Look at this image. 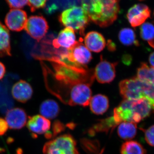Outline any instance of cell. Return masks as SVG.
Wrapping results in <instances>:
<instances>
[{"label":"cell","instance_id":"4","mask_svg":"<svg viewBox=\"0 0 154 154\" xmlns=\"http://www.w3.org/2000/svg\"><path fill=\"white\" fill-rule=\"evenodd\" d=\"M119 89L125 100L135 101L146 99L151 104L154 110L153 84L134 77L122 81L119 84Z\"/></svg>","mask_w":154,"mask_h":154},{"label":"cell","instance_id":"14","mask_svg":"<svg viewBox=\"0 0 154 154\" xmlns=\"http://www.w3.org/2000/svg\"><path fill=\"white\" fill-rule=\"evenodd\" d=\"M51 126L49 119L42 115H36L29 116L27 122V127L32 133L33 137H36L38 135L47 133Z\"/></svg>","mask_w":154,"mask_h":154},{"label":"cell","instance_id":"3","mask_svg":"<svg viewBox=\"0 0 154 154\" xmlns=\"http://www.w3.org/2000/svg\"><path fill=\"white\" fill-rule=\"evenodd\" d=\"M153 109L146 99L124 100L113 110V117L117 125L122 122L137 123L149 116Z\"/></svg>","mask_w":154,"mask_h":154},{"label":"cell","instance_id":"37","mask_svg":"<svg viewBox=\"0 0 154 154\" xmlns=\"http://www.w3.org/2000/svg\"><path fill=\"white\" fill-rule=\"evenodd\" d=\"M149 62L152 67L154 68V52L152 53L149 57Z\"/></svg>","mask_w":154,"mask_h":154},{"label":"cell","instance_id":"38","mask_svg":"<svg viewBox=\"0 0 154 154\" xmlns=\"http://www.w3.org/2000/svg\"><path fill=\"white\" fill-rule=\"evenodd\" d=\"M17 154H23V151L21 149L19 148L17 151Z\"/></svg>","mask_w":154,"mask_h":154},{"label":"cell","instance_id":"29","mask_svg":"<svg viewBox=\"0 0 154 154\" xmlns=\"http://www.w3.org/2000/svg\"><path fill=\"white\" fill-rule=\"evenodd\" d=\"M47 0H28V5L31 12L45 8Z\"/></svg>","mask_w":154,"mask_h":154},{"label":"cell","instance_id":"21","mask_svg":"<svg viewBox=\"0 0 154 154\" xmlns=\"http://www.w3.org/2000/svg\"><path fill=\"white\" fill-rule=\"evenodd\" d=\"M11 55L10 33L8 29L0 21V57Z\"/></svg>","mask_w":154,"mask_h":154},{"label":"cell","instance_id":"40","mask_svg":"<svg viewBox=\"0 0 154 154\" xmlns=\"http://www.w3.org/2000/svg\"><path fill=\"white\" fill-rule=\"evenodd\" d=\"M78 1L80 3V2H81V0H78Z\"/></svg>","mask_w":154,"mask_h":154},{"label":"cell","instance_id":"17","mask_svg":"<svg viewBox=\"0 0 154 154\" xmlns=\"http://www.w3.org/2000/svg\"><path fill=\"white\" fill-rule=\"evenodd\" d=\"M85 45L90 51L93 52H101L105 48L106 40L101 33L92 31L87 33L84 39Z\"/></svg>","mask_w":154,"mask_h":154},{"label":"cell","instance_id":"19","mask_svg":"<svg viewBox=\"0 0 154 154\" xmlns=\"http://www.w3.org/2000/svg\"><path fill=\"white\" fill-rule=\"evenodd\" d=\"M79 3L78 0H47L45 12L46 14H51L77 5Z\"/></svg>","mask_w":154,"mask_h":154},{"label":"cell","instance_id":"13","mask_svg":"<svg viewBox=\"0 0 154 154\" xmlns=\"http://www.w3.org/2000/svg\"><path fill=\"white\" fill-rule=\"evenodd\" d=\"M77 42L73 29L70 28H66L61 30L57 38H54L52 45L55 49H70Z\"/></svg>","mask_w":154,"mask_h":154},{"label":"cell","instance_id":"34","mask_svg":"<svg viewBox=\"0 0 154 154\" xmlns=\"http://www.w3.org/2000/svg\"><path fill=\"white\" fill-rule=\"evenodd\" d=\"M107 48L110 51H115L116 50V45L113 41L111 40H108L107 42Z\"/></svg>","mask_w":154,"mask_h":154},{"label":"cell","instance_id":"18","mask_svg":"<svg viewBox=\"0 0 154 154\" xmlns=\"http://www.w3.org/2000/svg\"><path fill=\"white\" fill-rule=\"evenodd\" d=\"M89 105L92 113L97 115H102L109 108V99L103 94H97L91 98Z\"/></svg>","mask_w":154,"mask_h":154},{"label":"cell","instance_id":"6","mask_svg":"<svg viewBox=\"0 0 154 154\" xmlns=\"http://www.w3.org/2000/svg\"><path fill=\"white\" fill-rule=\"evenodd\" d=\"M44 154H80L77 143L71 134L61 135L45 144Z\"/></svg>","mask_w":154,"mask_h":154},{"label":"cell","instance_id":"23","mask_svg":"<svg viewBox=\"0 0 154 154\" xmlns=\"http://www.w3.org/2000/svg\"><path fill=\"white\" fill-rule=\"evenodd\" d=\"M4 86V83H0V112L7 113L13 107L14 101L9 91V86Z\"/></svg>","mask_w":154,"mask_h":154},{"label":"cell","instance_id":"1","mask_svg":"<svg viewBox=\"0 0 154 154\" xmlns=\"http://www.w3.org/2000/svg\"><path fill=\"white\" fill-rule=\"evenodd\" d=\"M47 60L51 63L54 72H51V75L57 85L55 87L57 89L51 93L65 104H67L71 91L75 86L82 83L91 85L94 82V71L87 66L63 63L55 56Z\"/></svg>","mask_w":154,"mask_h":154},{"label":"cell","instance_id":"5","mask_svg":"<svg viewBox=\"0 0 154 154\" xmlns=\"http://www.w3.org/2000/svg\"><path fill=\"white\" fill-rule=\"evenodd\" d=\"M59 21L63 26L70 28L84 36L90 20L82 8L74 6L64 10L59 16Z\"/></svg>","mask_w":154,"mask_h":154},{"label":"cell","instance_id":"12","mask_svg":"<svg viewBox=\"0 0 154 154\" xmlns=\"http://www.w3.org/2000/svg\"><path fill=\"white\" fill-rule=\"evenodd\" d=\"M150 17V11L143 4L134 5L128 10L127 17L131 25L134 28L143 24Z\"/></svg>","mask_w":154,"mask_h":154},{"label":"cell","instance_id":"2","mask_svg":"<svg viewBox=\"0 0 154 154\" xmlns=\"http://www.w3.org/2000/svg\"><path fill=\"white\" fill-rule=\"evenodd\" d=\"M90 21L101 28L113 24L120 11V0H81Z\"/></svg>","mask_w":154,"mask_h":154},{"label":"cell","instance_id":"33","mask_svg":"<svg viewBox=\"0 0 154 154\" xmlns=\"http://www.w3.org/2000/svg\"><path fill=\"white\" fill-rule=\"evenodd\" d=\"M9 127L6 120L0 117V135H3L8 130Z\"/></svg>","mask_w":154,"mask_h":154},{"label":"cell","instance_id":"31","mask_svg":"<svg viewBox=\"0 0 154 154\" xmlns=\"http://www.w3.org/2000/svg\"><path fill=\"white\" fill-rule=\"evenodd\" d=\"M145 139L149 145L154 147V125L144 131Z\"/></svg>","mask_w":154,"mask_h":154},{"label":"cell","instance_id":"24","mask_svg":"<svg viewBox=\"0 0 154 154\" xmlns=\"http://www.w3.org/2000/svg\"><path fill=\"white\" fill-rule=\"evenodd\" d=\"M121 154H146L143 146L136 141L129 140L122 144L120 149Z\"/></svg>","mask_w":154,"mask_h":154},{"label":"cell","instance_id":"36","mask_svg":"<svg viewBox=\"0 0 154 154\" xmlns=\"http://www.w3.org/2000/svg\"><path fill=\"white\" fill-rule=\"evenodd\" d=\"M122 61L125 64H129L131 61L130 57L127 55L124 56L122 58Z\"/></svg>","mask_w":154,"mask_h":154},{"label":"cell","instance_id":"20","mask_svg":"<svg viewBox=\"0 0 154 154\" xmlns=\"http://www.w3.org/2000/svg\"><path fill=\"white\" fill-rule=\"evenodd\" d=\"M60 111L59 105L54 100L47 99L42 103L39 107L41 115L48 119L57 117Z\"/></svg>","mask_w":154,"mask_h":154},{"label":"cell","instance_id":"27","mask_svg":"<svg viewBox=\"0 0 154 154\" xmlns=\"http://www.w3.org/2000/svg\"><path fill=\"white\" fill-rule=\"evenodd\" d=\"M140 33L142 38L154 48V22L143 23L141 26Z\"/></svg>","mask_w":154,"mask_h":154},{"label":"cell","instance_id":"15","mask_svg":"<svg viewBox=\"0 0 154 154\" xmlns=\"http://www.w3.org/2000/svg\"><path fill=\"white\" fill-rule=\"evenodd\" d=\"M5 120L11 129H20L26 124L27 114L22 108H11L6 113Z\"/></svg>","mask_w":154,"mask_h":154},{"label":"cell","instance_id":"32","mask_svg":"<svg viewBox=\"0 0 154 154\" xmlns=\"http://www.w3.org/2000/svg\"><path fill=\"white\" fill-rule=\"evenodd\" d=\"M65 129L64 125L60 121H55L54 122L52 127V136H55L58 134L60 133Z\"/></svg>","mask_w":154,"mask_h":154},{"label":"cell","instance_id":"10","mask_svg":"<svg viewBox=\"0 0 154 154\" xmlns=\"http://www.w3.org/2000/svg\"><path fill=\"white\" fill-rule=\"evenodd\" d=\"M28 21L26 12L21 9H11L5 19L6 26L10 30L19 32L25 29Z\"/></svg>","mask_w":154,"mask_h":154},{"label":"cell","instance_id":"28","mask_svg":"<svg viewBox=\"0 0 154 154\" xmlns=\"http://www.w3.org/2000/svg\"><path fill=\"white\" fill-rule=\"evenodd\" d=\"M137 78L142 81L154 85V68L149 67L145 63H142L138 69Z\"/></svg>","mask_w":154,"mask_h":154},{"label":"cell","instance_id":"39","mask_svg":"<svg viewBox=\"0 0 154 154\" xmlns=\"http://www.w3.org/2000/svg\"><path fill=\"white\" fill-rule=\"evenodd\" d=\"M5 151V150L3 148H2L0 147V153L3 152Z\"/></svg>","mask_w":154,"mask_h":154},{"label":"cell","instance_id":"25","mask_svg":"<svg viewBox=\"0 0 154 154\" xmlns=\"http://www.w3.org/2000/svg\"><path fill=\"white\" fill-rule=\"evenodd\" d=\"M118 38L122 44L126 46L134 45L138 46L139 42L136 39L134 31L129 28H124L120 30Z\"/></svg>","mask_w":154,"mask_h":154},{"label":"cell","instance_id":"30","mask_svg":"<svg viewBox=\"0 0 154 154\" xmlns=\"http://www.w3.org/2000/svg\"><path fill=\"white\" fill-rule=\"evenodd\" d=\"M11 9H20L28 5V0H6Z\"/></svg>","mask_w":154,"mask_h":154},{"label":"cell","instance_id":"8","mask_svg":"<svg viewBox=\"0 0 154 154\" xmlns=\"http://www.w3.org/2000/svg\"><path fill=\"white\" fill-rule=\"evenodd\" d=\"M91 86L87 83H82L75 86L71 91L67 105H79L84 107L88 106L92 98Z\"/></svg>","mask_w":154,"mask_h":154},{"label":"cell","instance_id":"11","mask_svg":"<svg viewBox=\"0 0 154 154\" xmlns=\"http://www.w3.org/2000/svg\"><path fill=\"white\" fill-rule=\"evenodd\" d=\"M67 57L70 61L83 66H86L93 59L90 51L82 43V41L78 42L73 47L69 49Z\"/></svg>","mask_w":154,"mask_h":154},{"label":"cell","instance_id":"41","mask_svg":"<svg viewBox=\"0 0 154 154\" xmlns=\"http://www.w3.org/2000/svg\"><path fill=\"white\" fill-rule=\"evenodd\" d=\"M139 1H143V0H139Z\"/></svg>","mask_w":154,"mask_h":154},{"label":"cell","instance_id":"9","mask_svg":"<svg viewBox=\"0 0 154 154\" xmlns=\"http://www.w3.org/2000/svg\"><path fill=\"white\" fill-rule=\"evenodd\" d=\"M117 65V63H111L103 59L101 56L100 62L94 71V77L97 82L101 84L113 82L116 77V66Z\"/></svg>","mask_w":154,"mask_h":154},{"label":"cell","instance_id":"26","mask_svg":"<svg viewBox=\"0 0 154 154\" xmlns=\"http://www.w3.org/2000/svg\"><path fill=\"white\" fill-rule=\"evenodd\" d=\"M117 125L114 121L113 116L100 120L90 130L91 134L93 132H105L108 133L110 131L113 130Z\"/></svg>","mask_w":154,"mask_h":154},{"label":"cell","instance_id":"35","mask_svg":"<svg viewBox=\"0 0 154 154\" xmlns=\"http://www.w3.org/2000/svg\"><path fill=\"white\" fill-rule=\"evenodd\" d=\"M6 72V68L4 64L0 62V80L2 79L5 75Z\"/></svg>","mask_w":154,"mask_h":154},{"label":"cell","instance_id":"22","mask_svg":"<svg viewBox=\"0 0 154 154\" xmlns=\"http://www.w3.org/2000/svg\"><path fill=\"white\" fill-rule=\"evenodd\" d=\"M117 134L119 137L125 140L132 139L136 135L137 126L131 122H122L118 125Z\"/></svg>","mask_w":154,"mask_h":154},{"label":"cell","instance_id":"7","mask_svg":"<svg viewBox=\"0 0 154 154\" xmlns=\"http://www.w3.org/2000/svg\"><path fill=\"white\" fill-rule=\"evenodd\" d=\"M48 23L42 16H32L28 19L25 29L30 37L39 42L48 31Z\"/></svg>","mask_w":154,"mask_h":154},{"label":"cell","instance_id":"16","mask_svg":"<svg viewBox=\"0 0 154 154\" xmlns=\"http://www.w3.org/2000/svg\"><path fill=\"white\" fill-rule=\"evenodd\" d=\"M33 93L31 85L24 80H20L16 83L11 90V94L14 99L22 103H25L30 100Z\"/></svg>","mask_w":154,"mask_h":154}]
</instances>
